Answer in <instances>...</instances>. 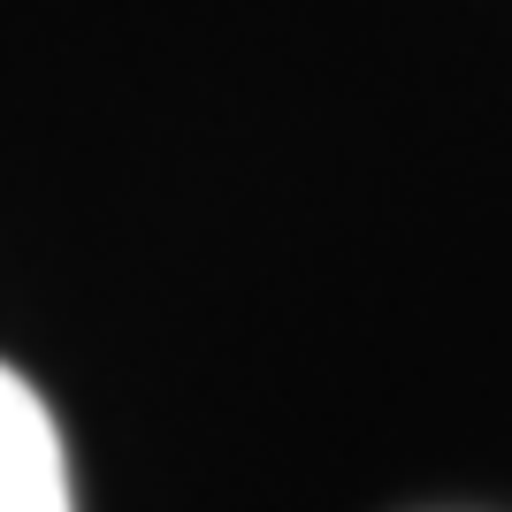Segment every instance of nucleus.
Listing matches in <instances>:
<instances>
[{"label": "nucleus", "mask_w": 512, "mask_h": 512, "mask_svg": "<svg viewBox=\"0 0 512 512\" xmlns=\"http://www.w3.org/2000/svg\"><path fill=\"white\" fill-rule=\"evenodd\" d=\"M0 512H77L62 428L16 367H0Z\"/></svg>", "instance_id": "nucleus-1"}]
</instances>
